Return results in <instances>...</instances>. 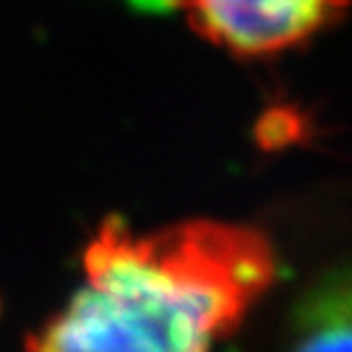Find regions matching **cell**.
I'll list each match as a JSON object with an SVG mask.
<instances>
[{"label":"cell","mask_w":352,"mask_h":352,"mask_svg":"<svg viewBox=\"0 0 352 352\" xmlns=\"http://www.w3.org/2000/svg\"><path fill=\"white\" fill-rule=\"evenodd\" d=\"M277 277L261 230L193 219L139 232L110 217L84 248L81 282L29 352H214Z\"/></svg>","instance_id":"6da1fadb"},{"label":"cell","mask_w":352,"mask_h":352,"mask_svg":"<svg viewBox=\"0 0 352 352\" xmlns=\"http://www.w3.org/2000/svg\"><path fill=\"white\" fill-rule=\"evenodd\" d=\"M196 34L235 58L282 55L340 24L350 0H170Z\"/></svg>","instance_id":"7a4b0ae2"},{"label":"cell","mask_w":352,"mask_h":352,"mask_svg":"<svg viewBox=\"0 0 352 352\" xmlns=\"http://www.w3.org/2000/svg\"><path fill=\"white\" fill-rule=\"evenodd\" d=\"M282 352H352V266L329 272L302 292Z\"/></svg>","instance_id":"3957f363"},{"label":"cell","mask_w":352,"mask_h":352,"mask_svg":"<svg viewBox=\"0 0 352 352\" xmlns=\"http://www.w3.org/2000/svg\"><path fill=\"white\" fill-rule=\"evenodd\" d=\"M144 6H151V8H160V6H170V0H139Z\"/></svg>","instance_id":"277c9868"}]
</instances>
